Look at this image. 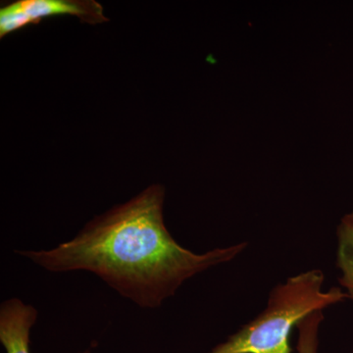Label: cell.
<instances>
[{"mask_svg":"<svg viewBox=\"0 0 353 353\" xmlns=\"http://www.w3.org/2000/svg\"><path fill=\"white\" fill-rule=\"evenodd\" d=\"M164 196L163 187L150 185L57 248L15 252L52 273L90 272L139 307H159L183 283L232 261L248 245L243 241L202 254L183 248L165 226Z\"/></svg>","mask_w":353,"mask_h":353,"instance_id":"cell-1","label":"cell"},{"mask_svg":"<svg viewBox=\"0 0 353 353\" xmlns=\"http://www.w3.org/2000/svg\"><path fill=\"white\" fill-rule=\"evenodd\" d=\"M324 273L313 269L272 289L266 308L208 353H292V329L306 316L348 299L341 288L323 290Z\"/></svg>","mask_w":353,"mask_h":353,"instance_id":"cell-2","label":"cell"},{"mask_svg":"<svg viewBox=\"0 0 353 353\" xmlns=\"http://www.w3.org/2000/svg\"><path fill=\"white\" fill-rule=\"evenodd\" d=\"M38 310L19 299H7L0 306V341L6 353H31L30 336Z\"/></svg>","mask_w":353,"mask_h":353,"instance_id":"cell-3","label":"cell"},{"mask_svg":"<svg viewBox=\"0 0 353 353\" xmlns=\"http://www.w3.org/2000/svg\"><path fill=\"white\" fill-rule=\"evenodd\" d=\"M3 9L9 12L19 13L29 18L32 24L51 16L71 15L80 18L83 22H105L101 4L95 1L78 0H20Z\"/></svg>","mask_w":353,"mask_h":353,"instance_id":"cell-4","label":"cell"},{"mask_svg":"<svg viewBox=\"0 0 353 353\" xmlns=\"http://www.w3.org/2000/svg\"><path fill=\"white\" fill-rule=\"evenodd\" d=\"M336 268L341 272L339 283L353 303V211L343 216L336 228Z\"/></svg>","mask_w":353,"mask_h":353,"instance_id":"cell-5","label":"cell"},{"mask_svg":"<svg viewBox=\"0 0 353 353\" xmlns=\"http://www.w3.org/2000/svg\"><path fill=\"white\" fill-rule=\"evenodd\" d=\"M324 310H318L306 316L297 325L299 341L296 350L299 353H318L319 330L324 320Z\"/></svg>","mask_w":353,"mask_h":353,"instance_id":"cell-6","label":"cell"},{"mask_svg":"<svg viewBox=\"0 0 353 353\" xmlns=\"http://www.w3.org/2000/svg\"><path fill=\"white\" fill-rule=\"evenodd\" d=\"M82 353H90V352H82Z\"/></svg>","mask_w":353,"mask_h":353,"instance_id":"cell-7","label":"cell"},{"mask_svg":"<svg viewBox=\"0 0 353 353\" xmlns=\"http://www.w3.org/2000/svg\"><path fill=\"white\" fill-rule=\"evenodd\" d=\"M352 353H353V350H352Z\"/></svg>","mask_w":353,"mask_h":353,"instance_id":"cell-8","label":"cell"}]
</instances>
